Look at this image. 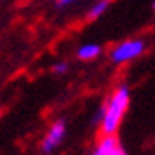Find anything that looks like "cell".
<instances>
[{
  "label": "cell",
  "instance_id": "1",
  "mask_svg": "<svg viewBox=\"0 0 155 155\" xmlns=\"http://www.w3.org/2000/svg\"><path fill=\"white\" fill-rule=\"evenodd\" d=\"M131 103V91L126 84H120L115 87L110 98L106 99L105 106L99 110V131L101 136H110V134H117L120 124L124 120L127 108Z\"/></svg>",
  "mask_w": 155,
  "mask_h": 155
},
{
  "label": "cell",
  "instance_id": "2",
  "mask_svg": "<svg viewBox=\"0 0 155 155\" xmlns=\"http://www.w3.org/2000/svg\"><path fill=\"white\" fill-rule=\"evenodd\" d=\"M147 44L141 38H129L124 42L117 44L112 51H110V59L115 64H126L129 61H133L136 58H140L145 52Z\"/></svg>",
  "mask_w": 155,
  "mask_h": 155
},
{
  "label": "cell",
  "instance_id": "9",
  "mask_svg": "<svg viewBox=\"0 0 155 155\" xmlns=\"http://www.w3.org/2000/svg\"><path fill=\"white\" fill-rule=\"evenodd\" d=\"M0 113H2V103H0Z\"/></svg>",
  "mask_w": 155,
  "mask_h": 155
},
{
  "label": "cell",
  "instance_id": "6",
  "mask_svg": "<svg viewBox=\"0 0 155 155\" xmlns=\"http://www.w3.org/2000/svg\"><path fill=\"white\" fill-rule=\"evenodd\" d=\"M108 5H110V0H98V2L89 9L87 18H89V19H98L99 16L105 14V11L108 9Z\"/></svg>",
  "mask_w": 155,
  "mask_h": 155
},
{
  "label": "cell",
  "instance_id": "7",
  "mask_svg": "<svg viewBox=\"0 0 155 155\" xmlns=\"http://www.w3.org/2000/svg\"><path fill=\"white\" fill-rule=\"evenodd\" d=\"M52 71H54V73H58V75H63V73H66V71H68V63L59 61V63H56L54 66H52Z\"/></svg>",
  "mask_w": 155,
  "mask_h": 155
},
{
  "label": "cell",
  "instance_id": "4",
  "mask_svg": "<svg viewBox=\"0 0 155 155\" xmlns=\"http://www.w3.org/2000/svg\"><path fill=\"white\" fill-rule=\"evenodd\" d=\"M91 155H127V153L120 145L119 138L115 134H110V136H101L96 141Z\"/></svg>",
  "mask_w": 155,
  "mask_h": 155
},
{
  "label": "cell",
  "instance_id": "5",
  "mask_svg": "<svg viewBox=\"0 0 155 155\" xmlns=\"http://www.w3.org/2000/svg\"><path fill=\"white\" fill-rule=\"evenodd\" d=\"M101 54V45L99 44H84L77 49V58L80 61H92Z\"/></svg>",
  "mask_w": 155,
  "mask_h": 155
},
{
  "label": "cell",
  "instance_id": "10",
  "mask_svg": "<svg viewBox=\"0 0 155 155\" xmlns=\"http://www.w3.org/2000/svg\"><path fill=\"white\" fill-rule=\"evenodd\" d=\"M153 11H155V0H153Z\"/></svg>",
  "mask_w": 155,
  "mask_h": 155
},
{
  "label": "cell",
  "instance_id": "3",
  "mask_svg": "<svg viewBox=\"0 0 155 155\" xmlns=\"http://www.w3.org/2000/svg\"><path fill=\"white\" fill-rule=\"evenodd\" d=\"M64 138H66V122L63 119L54 120L42 140V152L44 153H52L63 143Z\"/></svg>",
  "mask_w": 155,
  "mask_h": 155
},
{
  "label": "cell",
  "instance_id": "8",
  "mask_svg": "<svg viewBox=\"0 0 155 155\" xmlns=\"http://www.w3.org/2000/svg\"><path fill=\"white\" fill-rule=\"evenodd\" d=\"M56 2H59L61 5H66V4H71V2H75V0H56Z\"/></svg>",
  "mask_w": 155,
  "mask_h": 155
}]
</instances>
